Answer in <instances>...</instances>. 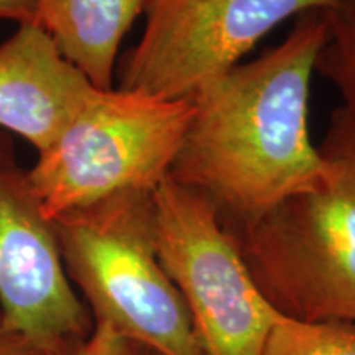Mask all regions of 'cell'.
I'll list each match as a JSON object with an SVG mask.
<instances>
[{
  "label": "cell",
  "mask_w": 355,
  "mask_h": 355,
  "mask_svg": "<svg viewBox=\"0 0 355 355\" xmlns=\"http://www.w3.org/2000/svg\"><path fill=\"white\" fill-rule=\"evenodd\" d=\"M326 40L322 10L301 13L273 50L189 97L193 114L170 178L202 194L224 227L326 180L329 159L309 133L311 79Z\"/></svg>",
  "instance_id": "1"
},
{
  "label": "cell",
  "mask_w": 355,
  "mask_h": 355,
  "mask_svg": "<svg viewBox=\"0 0 355 355\" xmlns=\"http://www.w3.org/2000/svg\"><path fill=\"white\" fill-rule=\"evenodd\" d=\"M329 173L247 224L225 227L266 301L303 322H355V122L337 109Z\"/></svg>",
  "instance_id": "2"
},
{
  "label": "cell",
  "mask_w": 355,
  "mask_h": 355,
  "mask_svg": "<svg viewBox=\"0 0 355 355\" xmlns=\"http://www.w3.org/2000/svg\"><path fill=\"white\" fill-rule=\"evenodd\" d=\"M51 220L66 275L94 324L153 355H204L183 296L159 261L153 191H121Z\"/></svg>",
  "instance_id": "3"
},
{
  "label": "cell",
  "mask_w": 355,
  "mask_h": 355,
  "mask_svg": "<svg viewBox=\"0 0 355 355\" xmlns=\"http://www.w3.org/2000/svg\"><path fill=\"white\" fill-rule=\"evenodd\" d=\"M191 114V99L96 87L26 170L44 214L55 219L121 191L157 189L170 176Z\"/></svg>",
  "instance_id": "4"
},
{
  "label": "cell",
  "mask_w": 355,
  "mask_h": 355,
  "mask_svg": "<svg viewBox=\"0 0 355 355\" xmlns=\"http://www.w3.org/2000/svg\"><path fill=\"white\" fill-rule=\"evenodd\" d=\"M157 250L183 296L204 355H260L282 314L202 194L170 176L153 191Z\"/></svg>",
  "instance_id": "5"
},
{
  "label": "cell",
  "mask_w": 355,
  "mask_h": 355,
  "mask_svg": "<svg viewBox=\"0 0 355 355\" xmlns=\"http://www.w3.org/2000/svg\"><path fill=\"white\" fill-rule=\"evenodd\" d=\"M337 0H146L145 28L121 63V89L189 99L241 63L265 35Z\"/></svg>",
  "instance_id": "6"
},
{
  "label": "cell",
  "mask_w": 355,
  "mask_h": 355,
  "mask_svg": "<svg viewBox=\"0 0 355 355\" xmlns=\"http://www.w3.org/2000/svg\"><path fill=\"white\" fill-rule=\"evenodd\" d=\"M0 313L43 355L76 354L94 331L69 285L53 220L15 157L0 159Z\"/></svg>",
  "instance_id": "7"
},
{
  "label": "cell",
  "mask_w": 355,
  "mask_h": 355,
  "mask_svg": "<svg viewBox=\"0 0 355 355\" xmlns=\"http://www.w3.org/2000/svg\"><path fill=\"white\" fill-rule=\"evenodd\" d=\"M94 89L37 24L19 25L0 44V128L38 153L55 144Z\"/></svg>",
  "instance_id": "8"
},
{
  "label": "cell",
  "mask_w": 355,
  "mask_h": 355,
  "mask_svg": "<svg viewBox=\"0 0 355 355\" xmlns=\"http://www.w3.org/2000/svg\"><path fill=\"white\" fill-rule=\"evenodd\" d=\"M146 0H37L35 24L97 89H112L119 48Z\"/></svg>",
  "instance_id": "9"
},
{
  "label": "cell",
  "mask_w": 355,
  "mask_h": 355,
  "mask_svg": "<svg viewBox=\"0 0 355 355\" xmlns=\"http://www.w3.org/2000/svg\"><path fill=\"white\" fill-rule=\"evenodd\" d=\"M322 13L327 40L318 56L316 71L334 84L344 101L340 110L355 122V0H337Z\"/></svg>",
  "instance_id": "10"
},
{
  "label": "cell",
  "mask_w": 355,
  "mask_h": 355,
  "mask_svg": "<svg viewBox=\"0 0 355 355\" xmlns=\"http://www.w3.org/2000/svg\"><path fill=\"white\" fill-rule=\"evenodd\" d=\"M260 355H355V322H303L282 316Z\"/></svg>",
  "instance_id": "11"
},
{
  "label": "cell",
  "mask_w": 355,
  "mask_h": 355,
  "mask_svg": "<svg viewBox=\"0 0 355 355\" xmlns=\"http://www.w3.org/2000/svg\"><path fill=\"white\" fill-rule=\"evenodd\" d=\"M73 355H153L135 340L119 334L112 327L94 324V331L87 343Z\"/></svg>",
  "instance_id": "12"
},
{
  "label": "cell",
  "mask_w": 355,
  "mask_h": 355,
  "mask_svg": "<svg viewBox=\"0 0 355 355\" xmlns=\"http://www.w3.org/2000/svg\"><path fill=\"white\" fill-rule=\"evenodd\" d=\"M0 355H43L26 337L12 329L0 313Z\"/></svg>",
  "instance_id": "13"
},
{
  "label": "cell",
  "mask_w": 355,
  "mask_h": 355,
  "mask_svg": "<svg viewBox=\"0 0 355 355\" xmlns=\"http://www.w3.org/2000/svg\"><path fill=\"white\" fill-rule=\"evenodd\" d=\"M0 19L13 20L19 25L35 24L37 0H0Z\"/></svg>",
  "instance_id": "14"
},
{
  "label": "cell",
  "mask_w": 355,
  "mask_h": 355,
  "mask_svg": "<svg viewBox=\"0 0 355 355\" xmlns=\"http://www.w3.org/2000/svg\"><path fill=\"white\" fill-rule=\"evenodd\" d=\"M15 157V152H13V144L10 135L7 132H3L0 128V159Z\"/></svg>",
  "instance_id": "15"
}]
</instances>
